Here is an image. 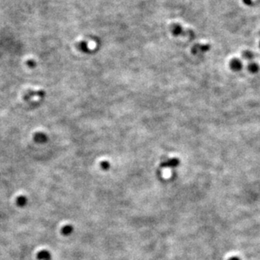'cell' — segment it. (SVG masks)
Returning <instances> with one entry per match:
<instances>
[{
  "label": "cell",
  "mask_w": 260,
  "mask_h": 260,
  "mask_svg": "<svg viewBox=\"0 0 260 260\" xmlns=\"http://www.w3.org/2000/svg\"><path fill=\"white\" fill-rule=\"evenodd\" d=\"M230 260H241L239 258H237V257H233V258H230Z\"/></svg>",
  "instance_id": "obj_1"
}]
</instances>
